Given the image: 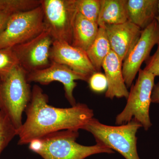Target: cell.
I'll return each mask as SVG.
<instances>
[{"label": "cell", "mask_w": 159, "mask_h": 159, "mask_svg": "<svg viewBox=\"0 0 159 159\" xmlns=\"http://www.w3.org/2000/svg\"><path fill=\"white\" fill-rule=\"evenodd\" d=\"M155 77L140 69L135 84L131 86L125 108L116 118V125H124L134 119L139 122L145 130L150 128L152 124L149 108Z\"/></svg>", "instance_id": "cell-5"}, {"label": "cell", "mask_w": 159, "mask_h": 159, "mask_svg": "<svg viewBox=\"0 0 159 159\" xmlns=\"http://www.w3.org/2000/svg\"><path fill=\"white\" fill-rule=\"evenodd\" d=\"M102 68L108 84L106 97L111 99L115 97L127 99L129 92L123 78L122 61L118 55L111 51L103 61Z\"/></svg>", "instance_id": "cell-13"}, {"label": "cell", "mask_w": 159, "mask_h": 159, "mask_svg": "<svg viewBox=\"0 0 159 159\" xmlns=\"http://www.w3.org/2000/svg\"><path fill=\"white\" fill-rule=\"evenodd\" d=\"M16 136H17V130L6 115L0 111V155Z\"/></svg>", "instance_id": "cell-20"}, {"label": "cell", "mask_w": 159, "mask_h": 159, "mask_svg": "<svg viewBox=\"0 0 159 159\" xmlns=\"http://www.w3.org/2000/svg\"><path fill=\"white\" fill-rule=\"evenodd\" d=\"M141 127L134 119L124 125L111 126L93 118L81 129L92 134L97 143L118 152L125 159H141L137 151L136 134Z\"/></svg>", "instance_id": "cell-4"}, {"label": "cell", "mask_w": 159, "mask_h": 159, "mask_svg": "<svg viewBox=\"0 0 159 159\" xmlns=\"http://www.w3.org/2000/svg\"><path fill=\"white\" fill-rule=\"evenodd\" d=\"M87 82L89 88L94 93H102L107 90V80L105 74L101 72L94 73L89 77Z\"/></svg>", "instance_id": "cell-22"}, {"label": "cell", "mask_w": 159, "mask_h": 159, "mask_svg": "<svg viewBox=\"0 0 159 159\" xmlns=\"http://www.w3.org/2000/svg\"><path fill=\"white\" fill-rule=\"evenodd\" d=\"M78 13L92 21L98 24L101 1L75 0Z\"/></svg>", "instance_id": "cell-19"}, {"label": "cell", "mask_w": 159, "mask_h": 159, "mask_svg": "<svg viewBox=\"0 0 159 159\" xmlns=\"http://www.w3.org/2000/svg\"><path fill=\"white\" fill-rule=\"evenodd\" d=\"M151 102L159 103V83L154 86L152 93Z\"/></svg>", "instance_id": "cell-24"}, {"label": "cell", "mask_w": 159, "mask_h": 159, "mask_svg": "<svg viewBox=\"0 0 159 159\" xmlns=\"http://www.w3.org/2000/svg\"><path fill=\"white\" fill-rule=\"evenodd\" d=\"M27 78L29 83H38L42 85H48L54 81L61 83L64 86L66 98L71 106L77 103L74 96V91L77 85L75 81L81 80L87 82L89 79L66 66L53 62L46 68L28 73Z\"/></svg>", "instance_id": "cell-10"}, {"label": "cell", "mask_w": 159, "mask_h": 159, "mask_svg": "<svg viewBox=\"0 0 159 159\" xmlns=\"http://www.w3.org/2000/svg\"><path fill=\"white\" fill-rule=\"evenodd\" d=\"M50 59L51 62L66 66L89 78L97 72L86 51L66 42L54 41L50 50Z\"/></svg>", "instance_id": "cell-11"}, {"label": "cell", "mask_w": 159, "mask_h": 159, "mask_svg": "<svg viewBox=\"0 0 159 159\" xmlns=\"http://www.w3.org/2000/svg\"><path fill=\"white\" fill-rule=\"evenodd\" d=\"M18 65V60L12 48L0 49V78L8 75Z\"/></svg>", "instance_id": "cell-21"}, {"label": "cell", "mask_w": 159, "mask_h": 159, "mask_svg": "<svg viewBox=\"0 0 159 159\" xmlns=\"http://www.w3.org/2000/svg\"><path fill=\"white\" fill-rule=\"evenodd\" d=\"M104 29L111 50L123 63L138 43L142 30L128 21L118 25H106Z\"/></svg>", "instance_id": "cell-12"}, {"label": "cell", "mask_w": 159, "mask_h": 159, "mask_svg": "<svg viewBox=\"0 0 159 159\" xmlns=\"http://www.w3.org/2000/svg\"><path fill=\"white\" fill-rule=\"evenodd\" d=\"M159 41V25L156 20L142 30L140 39L122 63V74L127 88L141 69L142 63L150 56L154 46Z\"/></svg>", "instance_id": "cell-9"}, {"label": "cell", "mask_w": 159, "mask_h": 159, "mask_svg": "<svg viewBox=\"0 0 159 159\" xmlns=\"http://www.w3.org/2000/svg\"><path fill=\"white\" fill-rule=\"evenodd\" d=\"M45 30L54 41L72 44L78 11L75 0H41Z\"/></svg>", "instance_id": "cell-7"}, {"label": "cell", "mask_w": 159, "mask_h": 159, "mask_svg": "<svg viewBox=\"0 0 159 159\" xmlns=\"http://www.w3.org/2000/svg\"><path fill=\"white\" fill-rule=\"evenodd\" d=\"M145 61L146 66L144 70L153 74L155 77L159 76V41L155 53L152 56H149Z\"/></svg>", "instance_id": "cell-23"}, {"label": "cell", "mask_w": 159, "mask_h": 159, "mask_svg": "<svg viewBox=\"0 0 159 159\" xmlns=\"http://www.w3.org/2000/svg\"><path fill=\"white\" fill-rule=\"evenodd\" d=\"M111 51L105 29L99 27L97 37L86 51L88 57L97 72H100L103 61Z\"/></svg>", "instance_id": "cell-17"}, {"label": "cell", "mask_w": 159, "mask_h": 159, "mask_svg": "<svg viewBox=\"0 0 159 159\" xmlns=\"http://www.w3.org/2000/svg\"><path fill=\"white\" fill-rule=\"evenodd\" d=\"M54 40L45 30L34 38L12 48L19 65L28 73L42 70L51 65L50 50Z\"/></svg>", "instance_id": "cell-8"}, {"label": "cell", "mask_w": 159, "mask_h": 159, "mask_svg": "<svg viewBox=\"0 0 159 159\" xmlns=\"http://www.w3.org/2000/svg\"><path fill=\"white\" fill-rule=\"evenodd\" d=\"M48 97L37 84L31 90V100L25 112L26 119L17 130L18 145L29 144L34 139L59 131L81 129L92 118L93 111L84 103L69 108L48 104Z\"/></svg>", "instance_id": "cell-1"}, {"label": "cell", "mask_w": 159, "mask_h": 159, "mask_svg": "<svg viewBox=\"0 0 159 159\" xmlns=\"http://www.w3.org/2000/svg\"><path fill=\"white\" fill-rule=\"evenodd\" d=\"M156 20L157 22L159 25V0H158V14L156 18Z\"/></svg>", "instance_id": "cell-25"}, {"label": "cell", "mask_w": 159, "mask_h": 159, "mask_svg": "<svg viewBox=\"0 0 159 159\" xmlns=\"http://www.w3.org/2000/svg\"><path fill=\"white\" fill-rule=\"evenodd\" d=\"M79 130L67 129L48 134L29 143V148L43 159H84L97 154L113 153L105 145L97 143L92 146L76 142Z\"/></svg>", "instance_id": "cell-2"}, {"label": "cell", "mask_w": 159, "mask_h": 159, "mask_svg": "<svg viewBox=\"0 0 159 159\" xmlns=\"http://www.w3.org/2000/svg\"><path fill=\"white\" fill-rule=\"evenodd\" d=\"M27 73L19 65L0 78V111L18 130L22 125V115L31 100V90Z\"/></svg>", "instance_id": "cell-3"}, {"label": "cell", "mask_w": 159, "mask_h": 159, "mask_svg": "<svg viewBox=\"0 0 159 159\" xmlns=\"http://www.w3.org/2000/svg\"><path fill=\"white\" fill-rule=\"evenodd\" d=\"M25 8L22 0H0V36L12 14L22 11Z\"/></svg>", "instance_id": "cell-18"}, {"label": "cell", "mask_w": 159, "mask_h": 159, "mask_svg": "<svg viewBox=\"0 0 159 159\" xmlns=\"http://www.w3.org/2000/svg\"><path fill=\"white\" fill-rule=\"evenodd\" d=\"M98 24L77 13L73 30L71 45L86 52L97 37L99 31Z\"/></svg>", "instance_id": "cell-16"}, {"label": "cell", "mask_w": 159, "mask_h": 159, "mask_svg": "<svg viewBox=\"0 0 159 159\" xmlns=\"http://www.w3.org/2000/svg\"><path fill=\"white\" fill-rule=\"evenodd\" d=\"M158 0H127L128 21L142 30L156 20Z\"/></svg>", "instance_id": "cell-14"}, {"label": "cell", "mask_w": 159, "mask_h": 159, "mask_svg": "<svg viewBox=\"0 0 159 159\" xmlns=\"http://www.w3.org/2000/svg\"><path fill=\"white\" fill-rule=\"evenodd\" d=\"M98 20L99 27L118 25L128 21L127 0H100Z\"/></svg>", "instance_id": "cell-15"}, {"label": "cell", "mask_w": 159, "mask_h": 159, "mask_svg": "<svg viewBox=\"0 0 159 159\" xmlns=\"http://www.w3.org/2000/svg\"><path fill=\"white\" fill-rule=\"evenodd\" d=\"M45 30L40 6L11 16L0 36V49L12 48L34 38Z\"/></svg>", "instance_id": "cell-6"}]
</instances>
